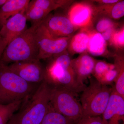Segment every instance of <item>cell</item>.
<instances>
[{
	"mask_svg": "<svg viewBox=\"0 0 124 124\" xmlns=\"http://www.w3.org/2000/svg\"><path fill=\"white\" fill-rule=\"evenodd\" d=\"M116 54L114 65L117 72V76L113 86L115 90L124 98V54Z\"/></svg>",
	"mask_w": 124,
	"mask_h": 124,
	"instance_id": "cell-19",
	"label": "cell"
},
{
	"mask_svg": "<svg viewBox=\"0 0 124 124\" xmlns=\"http://www.w3.org/2000/svg\"><path fill=\"white\" fill-rule=\"evenodd\" d=\"M42 20L40 22L36 32L39 50L37 58L40 60L48 59L67 51L72 37H54L43 24Z\"/></svg>",
	"mask_w": 124,
	"mask_h": 124,
	"instance_id": "cell-7",
	"label": "cell"
},
{
	"mask_svg": "<svg viewBox=\"0 0 124 124\" xmlns=\"http://www.w3.org/2000/svg\"><path fill=\"white\" fill-rule=\"evenodd\" d=\"M77 94L67 89L50 86V102L55 111L75 122L83 116Z\"/></svg>",
	"mask_w": 124,
	"mask_h": 124,
	"instance_id": "cell-6",
	"label": "cell"
},
{
	"mask_svg": "<svg viewBox=\"0 0 124 124\" xmlns=\"http://www.w3.org/2000/svg\"><path fill=\"white\" fill-rule=\"evenodd\" d=\"M104 124H124V98L113 87L106 108L103 113Z\"/></svg>",
	"mask_w": 124,
	"mask_h": 124,
	"instance_id": "cell-11",
	"label": "cell"
},
{
	"mask_svg": "<svg viewBox=\"0 0 124 124\" xmlns=\"http://www.w3.org/2000/svg\"><path fill=\"white\" fill-rule=\"evenodd\" d=\"M25 11L11 17L0 28V35L5 40L7 45L27 29Z\"/></svg>",
	"mask_w": 124,
	"mask_h": 124,
	"instance_id": "cell-13",
	"label": "cell"
},
{
	"mask_svg": "<svg viewBox=\"0 0 124 124\" xmlns=\"http://www.w3.org/2000/svg\"><path fill=\"white\" fill-rule=\"evenodd\" d=\"M36 59L13 63L8 65L14 73L29 83L39 84L45 80V68Z\"/></svg>",
	"mask_w": 124,
	"mask_h": 124,
	"instance_id": "cell-9",
	"label": "cell"
},
{
	"mask_svg": "<svg viewBox=\"0 0 124 124\" xmlns=\"http://www.w3.org/2000/svg\"><path fill=\"white\" fill-rule=\"evenodd\" d=\"M7 0H0V8L7 1Z\"/></svg>",
	"mask_w": 124,
	"mask_h": 124,
	"instance_id": "cell-31",
	"label": "cell"
},
{
	"mask_svg": "<svg viewBox=\"0 0 124 124\" xmlns=\"http://www.w3.org/2000/svg\"><path fill=\"white\" fill-rule=\"evenodd\" d=\"M24 101H19L10 104H0V124H7L15 112L22 106Z\"/></svg>",
	"mask_w": 124,
	"mask_h": 124,
	"instance_id": "cell-21",
	"label": "cell"
},
{
	"mask_svg": "<svg viewBox=\"0 0 124 124\" xmlns=\"http://www.w3.org/2000/svg\"><path fill=\"white\" fill-rule=\"evenodd\" d=\"M39 84L27 82L0 60V104L26 101L31 97Z\"/></svg>",
	"mask_w": 124,
	"mask_h": 124,
	"instance_id": "cell-2",
	"label": "cell"
},
{
	"mask_svg": "<svg viewBox=\"0 0 124 124\" xmlns=\"http://www.w3.org/2000/svg\"><path fill=\"white\" fill-rule=\"evenodd\" d=\"M108 43L101 33L93 28L90 29L87 53L91 56L109 57L110 55L108 49Z\"/></svg>",
	"mask_w": 124,
	"mask_h": 124,
	"instance_id": "cell-14",
	"label": "cell"
},
{
	"mask_svg": "<svg viewBox=\"0 0 124 124\" xmlns=\"http://www.w3.org/2000/svg\"><path fill=\"white\" fill-rule=\"evenodd\" d=\"M109 44L117 50H122L124 47V27H118L114 32L109 41Z\"/></svg>",
	"mask_w": 124,
	"mask_h": 124,
	"instance_id": "cell-23",
	"label": "cell"
},
{
	"mask_svg": "<svg viewBox=\"0 0 124 124\" xmlns=\"http://www.w3.org/2000/svg\"><path fill=\"white\" fill-rule=\"evenodd\" d=\"M94 5L95 17L106 16L113 20H116L120 19L124 16V0H119L113 4Z\"/></svg>",
	"mask_w": 124,
	"mask_h": 124,
	"instance_id": "cell-17",
	"label": "cell"
},
{
	"mask_svg": "<svg viewBox=\"0 0 124 124\" xmlns=\"http://www.w3.org/2000/svg\"><path fill=\"white\" fill-rule=\"evenodd\" d=\"M30 0H7L0 8V28L11 17L25 11Z\"/></svg>",
	"mask_w": 124,
	"mask_h": 124,
	"instance_id": "cell-15",
	"label": "cell"
},
{
	"mask_svg": "<svg viewBox=\"0 0 124 124\" xmlns=\"http://www.w3.org/2000/svg\"><path fill=\"white\" fill-rule=\"evenodd\" d=\"M42 23L49 32L57 38L72 36L77 31L66 14H50L42 20Z\"/></svg>",
	"mask_w": 124,
	"mask_h": 124,
	"instance_id": "cell-10",
	"label": "cell"
},
{
	"mask_svg": "<svg viewBox=\"0 0 124 124\" xmlns=\"http://www.w3.org/2000/svg\"><path fill=\"white\" fill-rule=\"evenodd\" d=\"M120 0H90L93 3H96L98 6L113 4L118 2Z\"/></svg>",
	"mask_w": 124,
	"mask_h": 124,
	"instance_id": "cell-28",
	"label": "cell"
},
{
	"mask_svg": "<svg viewBox=\"0 0 124 124\" xmlns=\"http://www.w3.org/2000/svg\"><path fill=\"white\" fill-rule=\"evenodd\" d=\"M40 22L32 24L10 42L5 49L0 60L7 64L38 59L39 50L36 32Z\"/></svg>",
	"mask_w": 124,
	"mask_h": 124,
	"instance_id": "cell-3",
	"label": "cell"
},
{
	"mask_svg": "<svg viewBox=\"0 0 124 124\" xmlns=\"http://www.w3.org/2000/svg\"><path fill=\"white\" fill-rule=\"evenodd\" d=\"M67 9V16L77 31L93 28L94 6L90 0L73 2Z\"/></svg>",
	"mask_w": 124,
	"mask_h": 124,
	"instance_id": "cell-8",
	"label": "cell"
},
{
	"mask_svg": "<svg viewBox=\"0 0 124 124\" xmlns=\"http://www.w3.org/2000/svg\"><path fill=\"white\" fill-rule=\"evenodd\" d=\"M119 27H117L112 28L107 30L104 32L101 33L104 39L108 43L109 42V41L111 37L113 35L114 32L116 31V29H117V28Z\"/></svg>",
	"mask_w": 124,
	"mask_h": 124,
	"instance_id": "cell-27",
	"label": "cell"
},
{
	"mask_svg": "<svg viewBox=\"0 0 124 124\" xmlns=\"http://www.w3.org/2000/svg\"><path fill=\"white\" fill-rule=\"evenodd\" d=\"M7 45L5 40L0 35V59Z\"/></svg>",
	"mask_w": 124,
	"mask_h": 124,
	"instance_id": "cell-29",
	"label": "cell"
},
{
	"mask_svg": "<svg viewBox=\"0 0 124 124\" xmlns=\"http://www.w3.org/2000/svg\"><path fill=\"white\" fill-rule=\"evenodd\" d=\"M50 91V86L46 81L40 84L25 106L18 112L17 124H40L49 106Z\"/></svg>",
	"mask_w": 124,
	"mask_h": 124,
	"instance_id": "cell-4",
	"label": "cell"
},
{
	"mask_svg": "<svg viewBox=\"0 0 124 124\" xmlns=\"http://www.w3.org/2000/svg\"><path fill=\"white\" fill-rule=\"evenodd\" d=\"M45 68L44 80L50 86L67 89L77 94L84 88L78 84L72 66L71 55L67 51L48 59Z\"/></svg>",
	"mask_w": 124,
	"mask_h": 124,
	"instance_id": "cell-1",
	"label": "cell"
},
{
	"mask_svg": "<svg viewBox=\"0 0 124 124\" xmlns=\"http://www.w3.org/2000/svg\"><path fill=\"white\" fill-rule=\"evenodd\" d=\"M96 59L87 53L80 54L75 59H72V66L77 82L80 86L85 88L84 82L93 74Z\"/></svg>",
	"mask_w": 124,
	"mask_h": 124,
	"instance_id": "cell-12",
	"label": "cell"
},
{
	"mask_svg": "<svg viewBox=\"0 0 124 124\" xmlns=\"http://www.w3.org/2000/svg\"><path fill=\"white\" fill-rule=\"evenodd\" d=\"M73 124H104L100 116H83Z\"/></svg>",
	"mask_w": 124,
	"mask_h": 124,
	"instance_id": "cell-26",
	"label": "cell"
},
{
	"mask_svg": "<svg viewBox=\"0 0 124 124\" xmlns=\"http://www.w3.org/2000/svg\"><path fill=\"white\" fill-rule=\"evenodd\" d=\"M114 66V64L108 63L104 61L96 60L92 75L98 81L104 73Z\"/></svg>",
	"mask_w": 124,
	"mask_h": 124,
	"instance_id": "cell-24",
	"label": "cell"
},
{
	"mask_svg": "<svg viewBox=\"0 0 124 124\" xmlns=\"http://www.w3.org/2000/svg\"><path fill=\"white\" fill-rule=\"evenodd\" d=\"M73 121L55 111L50 103L47 112L40 124H73Z\"/></svg>",
	"mask_w": 124,
	"mask_h": 124,
	"instance_id": "cell-20",
	"label": "cell"
},
{
	"mask_svg": "<svg viewBox=\"0 0 124 124\" xmlns=\"http://www.w3.org/2000/svg\"><path fill=\"white\" fill-rule=\"evenodd\" d=\"M74 2L70 0H33L29 4L41 9L49 14L59 9H66Z\"/></svg>",
	"mask_w": 124,
	"mask_h": 124,
	"instance_id": "cell-18",
	"label": "cell"
},
{
	"mask_svg": "<svg viewBox=\"0 0 124 124\" xmlns=\"http://www.w3.org/2000/svg\"><path fill=\"white\" fill-rule=\"evenodd\" d=\"M112 87L101 84L95 78L82 92L80 100L83 116H100L106 108ZM82 116V117H83Z\"/></svg>",
	"mask_w": 124,
	"mask_h": 124,
	"instance_id": "cell-5",
	"label": "cell"
},
{
	"mask_svg": "<svg viewBox=\"0 0 124 124\" xmlns=\"http://www.w3.org/2000/svg\"><path fill=\"white\" fill-rule=\"evenodd\" d=\"M95 22V23L93 24V28L96 31L100 33L112 28L119 27L117 23L106 16H96L94 18V22Z\"/></svg>",
	"mask_w": 124,
	"mask_h": 124,
	"instance_id": "cell-22",
	"label": "cell"
},
{
	"mask_svg": "<svg viewBox=\"0 0 124 124\" xmlns=\"http://www.w3.org/2000/svg\"><path fill=\"white\" fill-rule=\"evenodd\" d=\"M18 117V113L14 114L7 124H17Z\"/></svg>",
	"mask_w": 124,
	"mask_h": 124,
	"instance_id": "cell-30",
	"label": "cell"
},
{
	"mask_svg": "<svg viewBox=\"0 0 124 124\" xmlns=\"http://www.w3.org/2000/svg\"><path fill=\"white\" fill-rule=\"evenodd\" d=\"M92 28L80 29L79 32L72 36L67 49L70 55L87 53L90 32Z\"/></svg>",
	"mask_w": 124,
	"mask_h": 124,
	"instance_id": "cell-16",
	"label": "cell"
},
{
	"mask_svg": "<svg viewBox=\"0 0 124 124\" xmlns=\"http://www.w3.org/2000/svg\"><path fill=\"white\" fill-rule=\"evenodd\" d=\"M117 76V71L114 65L107 71L98 81L102 84L108 86L115 82Z\"/></svg>",
	"mask_w": 124,
	"mask_h": 124,
	"instance_id": "cell-25",
	"label": "cell"
}]
</instances>
